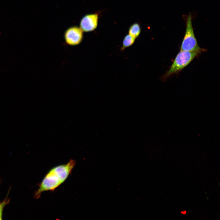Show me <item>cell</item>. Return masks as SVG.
Wrapping results in <instances>:
<instances>
[{"mask_svg": "<svg viewBox=\"0 0 220 220\" xmlns=\"http://www.w3.org/2000/svg\"><path fill=\"white\" fill-rule=\"evenodd\" d=\"M204 49L199 46L195 36L191 14L188 16L186 22V30L180 47V50L195 52L200 54Z\"/></svg>", "mask_w": 220, "mask_h": 220, "instance_id": "2", "label": "cell"}, {"mask_svg": "<svg viewBox=\"0 0 220 220\" xmlns=\"http://www.w3.org/2000/svg\"><path fill=\"white\" fill-rule=\"evenodd\" d=\"M135 39V38L129 34L126 35L123 40V45L120 50L122 51L125 48L132 46L134 43Z\"/></svg>", "mask_w": 220, "mask_h": 220, "instance_id": "6", "label": "cell"}, {"mask_svg": "<svg viewBox=\"0 0 220 220\" xmlns=\"http://www.w3.org/2000/svg\"><path fill=\"white\" fill-rule=\"evenodd\" d=\"M98 21L97 14L86 15L81 19L80 24V28L83 31L88 32L92 31L97 27Z\"/></svg>", "mask_w": 220, "mask_h": 220, "instance_id": "5", "label": "cell"}, {"mask_svg": "<svg viewBox=\"0 0 220 220\" xmlns=\"http://www.w3.org/2000/svg\"><path fill=\"white\" fill-rule=\"evenodd\" d=\"M83 31L80 27L77 26L69 28L64 35L66 43L71 46L76 45L80 43L83 38Z\"/></svg>", "mask_w": 220, "mask_h": 220, "instance_id": "4", "label": "cell"}, {"mask_svg": "<svg viewBox=\"0 0 220 220\" xmlns=\"http://www.w3.org/2000/svg\"><path fill=\"white\" fill-rule=\"evenodd\" d=\"M199 54L195 52L181 51L178 53L169 69L163 76L165 79L181 71L194 59Z\"/></svg>", "mask_w": 220, "mask_h": 220, "instance_id": "3", "label": "cell"}, {"mask_svg": "<svg viewBox=\"0 0 220 220\" xmlns=\"http://www.w3.org/2000/svg\"><path fill=\"white\" fill-rule=\"evenodd\" d=\"M6 203V201H4L2 203H0V212H2L3 208Z\"/></svg>", "mask_w": 220, "mask_h": 220, "instance_id": "8", "label": "cell"}, {"mask_svg": "<svg viewBox=\"0 0 220 220\" xmlns=\"http://www.w3.org/2000/svg\"><path fill=\"white\" fill-rule=\"evenodd\" d=\"M141 31L140 25L138 23H135L130 27L129 29V35L136 38L139 36Z\"/></svg>", "mask_w": 220, "mask_h": 220, "instance_id": "7", "label": "cell"}, {"mask_svg": "<svg viewBox=\"0 0 220 220\" xmlns=\"http://www.w3.org/2000/svg\"><path fill=\"white\" fill-rule=\"evenodd\" d=\"M76 162L70 160L67 163L55 167L46 174L39 187L35 192V197L37 199L44 191H54L63 183L71 174L75 165Z\"/></svg>", "mask_w": 220, "mask_h": 220, "instance_id": "1", "label": "cell"}]
</instances>
